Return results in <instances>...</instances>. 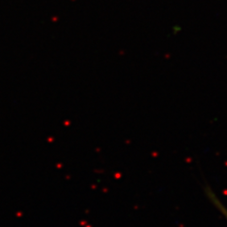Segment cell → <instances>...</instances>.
Segmentation results:
<instances>
[{"label":"cell","instance_id":"obj_1","mask_svg":"<svg viewBox=\"0 0 227 227\" xmlns=\"http://www.w3.org/2000/svg\"><path fill=\"white\" fill-rule=\"evenodd\" d=\"M211 197H212V196H211ZM212 199H213V200H214V201H215V203H216V204H217V205L219 206V208H220V209L221 210V212L223 213V214L225 215V217L227 218V210H226V209H225V208H224V207L222 206V204H221V203H219V202H218V201L216 200V198H215V196H213V197H212Z\"/></svg>","mask_w":227,"mask_h":227}]
</instances>
